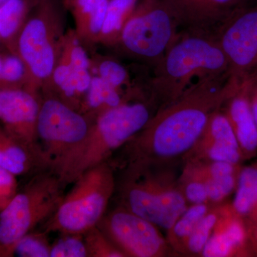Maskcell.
<instances>
[{
	"instance_id": "cell-15",
	"label": "cell",
	"mask_w": 257,
	"mask_h": 257,
	"mask_svg": "<svg viewBox=\"0 0 257 257\" xmlns=\"http://www.w3.org/2000/svg\"><path fill=\"white\" fill-rule=\"evenodd\" d=\"M221 109L211 115L197 143L183 160L224 162L242 165L244 160L237 139L229 119Z\"/></svg>"
},
{
	"instance_id": "cell-14",
	"label": "cell",
	"mask_w": 257,
	"mask_h": 257,
	"mask_svg": "<svg viewBox=\"0 0 257 257\" xmlns=\"http://www.w3.org/2000/svg\"><path fill=\"white\" fill-rule=\"evenodd\" d=\"M201 256H257V241L231 202L219 205V217Z\"/></svg>"
},
{
	"instance_id": "cell-17",
	"label": "cell",
	"mask_w": 257,
	"mask_h": 257,
	"mask_svg": "<svg viewBox=\"0 0 257 257\" xmlns=\"http://www.w3.org/2000/svg\"><path fill=\"white\" fill-rule=\"evenodd\" d=\"M64 3L73 17L79 41L91 50L99 42L109 0H64Z\"/></svg>"
},
{
	"instance_id": "cell-23",
	"label": "cell",
	"mask_w": 257,
	"mask_h": 257,
	"mask_svg": "<svg viewBox=\"0 0 257 257\" xmlns=\"http://www.w3.org/2000/svg\"><path fill=\"white\" fill-rule=\"evenodd\" d=\"M209 203L191 204L167 230L166 239L177 256H183L184 246L196 226L213 207Z\"/></svg>"
},
{
	"instance_id": "cell-33",
	"label": "cell",
	"mask_w": 257,
	"mask_h": 257,
	"mask_svg": "<svg viewBox=\"0 0 257 257\" xmlns=\"http://www.w3.org/2000/svg\"><path fill=\"white\" fill-rule=\"evenodd\" d=\"M209 9L217 23V28L235 10L241 8V0H207Z\"/></svg>"
},
{
	"instance_id": "cell-28",
	"label": "cell",
	"mask_w": 257,
	"mask_h": 257,
	"mask_svg": "<svg viewBox=\"0 0 257 257\" xmlns=\"http://www.w3.org/2000/svg\"><path fill=\"white\" fill-rule=\"evenodd\" d=\"M0 88L28 89V75L23 61L18 55H4L3 74Z\"/></svg>"
},
{
	"instance_id": "cell-32",
	"label": "cell",
	"mask_w": 257,
	"mask_h": 257,
	"mask_svg": "<svg viewBox=\"0 0 257 257\" xmlns=\"http://www.w3.org/2000/svg\"><path fill=\"white\" fill-rule=\"evenodd\" d=\"M18 192L17 176L0 167V211L11 202Z\"/></svg>"
},
{
	"instance_id": "cell-13",
	"label": "cell",
	"mask_w": 257,
	"mask_h": 257,
	"mask_svg": "<svg viewBox=\"0 0 257 257\" xmlns=\"http://www.w3.org/2000/svg\"><path fill=\"white\" fill-rule=\"evenodd\" d=\"M41 102L40 92L26 88H0L2 127L22 143L40 150L37 121Z\"/></svg>"
},
{
	"instance_id": "cell-1",
	"label": "cell",
	"mask_w": 257,
	"mask_h": 257,
	"mask_svg": "<svg viewBox=\"0 0 257 257\" xmlns=\"http://www.w3.org/2000/svg\"><path fill=\"white\" fill-rule=\"evenodd\" d=\"M239 83L229 74L205 79L177 100L157 109L124 145L126 162L169 165L183 160L197 143L211 115L223 107Z\"/></svg>"
},
{
	"instance_id": "cell-18",
	"label": "cell",
	"mask_w": 257,
	"mask_h": 257,
	"mask_svg": "<svg viewBox=\"0 0 257 257\" xmlns=\"http://www.w3.org/2000/svg\"><path fill=\"white\" fill-rule=\"evenodd\" d=\"M0 167L13 175H25L31 172L49 170L39 149L28 146L0 127Z\"/></svg>"
},
{
	"instance_id": "cell-7",
	"label": "cell",
	"mask_w": 257,
	"mask_h": 257,
	"mask_svg": "<svg viewBox=\"0 0 257 257\" xmlns=\"http://www.w3.org/2000/svg\"><path fill=\"white\" fill-rule=\"evenodd\" d=\"M63 187L52 171L40 172L0 211V257L13 256L19 240L48 220L64 197Z\"/></svg>"
},
{
	"instance_id": "cell-20",
	"label": "cell",
	"mask_w": 257,
	"mask_h": 257,
	"mask_svg": "<svg viewBox=\"0 0 257 257\" xmlns=\"http://www.w3.org/2000/svg\"><path fill=\"white\" fill-rule=\"evenodd\" d=\"M231 203L257 241V161L241 166Z\"/></svg>"
},
{
	"instance_id": "cell-30",
	"label": "cell",
	"mask_w": 257,
	"mask_h": 257,
	"mask_svg": "<svg viewBox=\"0 0 257 257\" xmlns=\"http://www.w3.org/2000/svg\"><path fill=\"white\" fill-rule=\"evenodd\" d=\"M88 257H125L97 226L83 234Z\"/></svg>"
},
{
	"instance_id": "cell-27",
	"label": "cell",
	"mask_w": 257,
	"mask_h": 257,
	"mask_svg": "<svg viewBox=\"0 0 257 257\" xmlns=\"http://www.w3.org/2000/svg\"><path fill=\"white\" fill-rule=\"evenodd\" d=\"M219 205L213 206L196 226L184 246L183 256H202L203 249L210 238L219 217Z\"/></svg>"
},
{
	"instance_id": "cell-19",
	"label": "cell",
	"mask_w": 257,
	"mask_h": 257,
	"mask_svg": "<svg viewBox=\"0 0 257 257\" xmlns=\"http://www.w3.org/2000/svg\"><path fill=\"white\" fill-rule=\"evenodd\" d=\"M178 27L184 31L213 33L217 23L213 16L207 0H162Z\"/></svg>"
},
{
	"instance_id": "cell-29",
	"label": "cell",
	"mask_w": 257,
	"mask_h": 257,
	"mask_svg": "<svg viewBox=\"0 0 257 257\" xmlns=\"http://www.w3.org/2000/svg\"><path fill=\"white\" fill-rule=\"evenodd\" d=\"M46 231H33L19 240L13 250V256L20 257H50L51 244Z\"/></svg>"
},
{
	"instance_id": "cell-2",
	"label": "cell",
	"mask_w": 257,
	"mask_h": 257,
	"mask_svg": "<svg viewBox=\"0 0 257 257\" xmlns=\"http://www.w3.org/2000/svg\"><path fill=\"white\" fill-rule=\"evenodd\" d=\"M226 74L229 64L214 34L181 32L154 67L149 84L150 101L159 109L177 100L197 83Z\"/></svg>"
},
{
	"instance_id": "cell-24",
	"label": "cell",
	"mask_w": 257,
	"mask_h": 257,
	"mask_svg": "<svg viewBox=\"0 0 257 257\" xmlns=\"http://www.w3.org/2000/svg\"><path fill=\"white\" fill-rule=\"evenodd\" d=\"M138 2L139 0H109L98 44L109 47L114 45Z\"/></svg>"
},
{
	"instance_id": "cell-34",
	"label": "cell",
	"mask_w": 257,
	"mask_h": 257,
	"mask_svg": "<svg viewBox=\"0 0 257 257\" xmlns=\"http://www.w3.org/2000/svg\"><path fill=\"white\" fill-rule=\"evenodd\" d=\"M3 64H4V55L0 54V80H1L2 74H3Z\"/></svg>"
},
{
	"instance_id": "cell-10",
	"label": "cell",
	"mask_w": 257,
	"mask_h": 257,
	"mask_svg": "<svg viewBox=\"0 0 257 257\" xmlns=\"http://www.w3.org/2000/svg\"><path fill=\"white\" fill-rule=\"evenodd\" d=\"M97 226L125 257L177 256L158 226L120 206Z\"/></svg>"
},
{
	"instance_id": "cell-6",
	"label": "cell",
	"mask_w": 257,
	"mask_h": 257,
	"mask_svg": "<svg viewBox=\"0 0 257 257\" xmlns=\"http://www.w3.org/2000/svg\"><path fill=\"white\" fill-rule=\"evenodd\" d=\"M45 223L47 233L84 234L97 226L114 194V170L107 162L89 169L73 182Z\"/></svg>"
},
{
	"instance_id": "cell-21",
	"label": "cell",
	"mask_w": 257,
	"mask_h": 257,
	"mask_svg": "<svg viewBox=\"0 0 257 257\" xmlns=\"http://www.w3.org/2000/svg\"><path fill=\"white\" fill-rule=\"evenodd\" d=\"M36 0H8L0 7V42L16 54L20 32Z\"/></svg>"
},
{
	"instance_id": "cell-11",
	"label": "cell",
	"mask_w": 257,
	"mask_h": 257,
	"mask_svg": "<svg viewBox=\"0 0 257 257\" xmlns=\"http://www.w3.org/2000/svg\"><path fill=\"white\" fill-rule=\"evenodd\" d=\"M92 77L90 59L85 47L74 30L69 29L60 57L41 94L55 96L79 111Z\"/></svg>"
},
{
	"instance_id": "cell-31",
	"label": "cell",
	"mask_w": 257,
	"mask_h": 257,
	"mask_svg": "<svg viewBox=\"0 0 257 257\" xmlns=\"http://www.w3.org/2000/svg\"><path fill=\"white\" fill-rule=\"evenodd\" d=\"M51 244L50 257H88L82 234H65Z\"/></svg>"
},
{
	"instance_id": "cell-4",
	"label": "cell",
	"mask_w": 257,
	"mask_h": 257,
	"mask_svg": "<svg viewBox=\"0 0 257 257\" xmlns=\"http://www.w3.org/2000/svg\"><path fill=\"white\" fill-rule=\"evenodd\" d=\"M172 164L126 162L118 186L120 207L167 231L189 207Z\"/></svg>"
},
{
	"instance_id": "cell-8",
	"label": "cell",
	"mask_w": 257,
	"mask_h": 257,
	"mask_svg": "<svg viewBox=\"0 0 257 257\" xmlns=\"http://www.w3.org/2000/svg\"><path fill=\"white\" fill-rule=\"evenodd\" d=\"M177 28L162 0H139L111 47L154 68L178 37Z\"/></svg>"
},
{
	"instance_id": "cell-12",
	"label": "cell",
	"mask_w": 257,
	"mask_h": 257,
	"mask_svg": "<svg viewBox=\"0 0 257 257\" xmlns=\"http://www.w3.org/2000/svg\"><path fill=\"white\" fill-rule=\"evenodd\" d=\"M213 34L226 56L230 76L241 80L257 70V6L235 10Z\"/></svg>"
},
{
	"instance_id": "cell-5",
	"label": "cell",
	"mask_w": 257,
	"mask_h": 257,
	"mask_svg": "<svg viewBox=\"0 0 257 257\" xmlns=\"http://www.w3.org/2000/svg\"><path fill=\"white\" fill-rule=\"evenodd\" d=\"M64 0H36L20 32L16 54L26 67L28 89L41 93L63 46L67 30Z\"/></svg>"
},
{
	"instance_id": "cell-25",
	"label": "cell",
	"mask_w": 257,
	"mask_h": 257,
	"mask_svg": "<svg viewBox=\"0 0 257 257\" xmlns=\"http://www.w3.org/2000/svg\"><path fill=\"white\" fill-rule=\"evenodd\" d=\"M184 163L182 173L179 176V182L189 205L209 203L205 179L200 162L186 160Z\"/></svg>"
},
{
	"instance_id": "cell-16",
	"label": "cell",
	"mask_w": 257,
	"mask_h": 257,
	"mask_svg": "<svg viewBox=\"0 0 257 257\" xmlns=\"http://www.w3.org/2000/svg\"><path fill=\"white\" fill-rule=\"evenodd\" d=\"M222 109L234 130L243 160L254 158L257 155V126L250 104L246 77L239 81Z\"/></svg>"
},
{
	"instance_id": "cell-9",
	"label": "cell",
	"mask_w": 257,
	"mask_h": 257,
	"mask_svg": "<svg viewBox=\"0 0 257 257\" xmlns=\"http://www.w3.org/2000/svg\"><path fill=\"white\" fill-rule=\"evenodd\" d=\"M92 121L55 96L42 94L37 138L49 170L53 172L86 138Z\"/></svg>"
},
{
	"instance_id": "cell-3",
	"label": "cell",
	"mask_w": 257,
	"mask_h": 257,
	"mask_svg": "<svg viewBox=\"0 0 257 257\" xmlns=\"http://www.w3.org/2000/svg\"><path fill=\"white\" fill-rule=\"evenodd\" d=\"M147 101H126L101 113L89 133L53 171L64 186L72 184L86 171L107 162L146 125L152 116Z\"/></svg>"
},
{
	"instance_id": "cell-26",
	"label": "cell",
	"mask_w": 257,
	"mask_h": 257,
	"mask_svg": "<svg viewBox=\"0 0 257 257\" xmlns=\"http://www.w3.org/2000/svg\"><path fill=\"white\" fill-rule=\"evenodd\" d=\"M89 59L91 70H95V75L101 77L126 97L130 98L123 92V89L126 87L130 92H133L130 74L124 65L114 58L97 54H94Z\"/></svg>"
},
{
	"instance_id": "cell-22",
	"label": "cell",
	"mask_w": 257,
	"mask_h": 257,
	"mask_svg": "<svg viewBox=\"0 0 257 257\" xmlns=\"http://www.w3.org/2000/svg\"><path fill=\"white\" fill-rule=\"evenodd\" d=\"M128 101V97L109 83L98 76L92 75L79 111L92 121L101 113Z\"/></svg>"
}]
</instances>
